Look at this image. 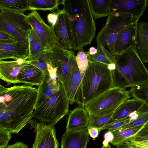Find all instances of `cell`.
<instances>
[{
    "mask_svg": "<svg viewBox=\"0 0 148 148\" xmlns=\"http://www.w3.org/2000/svg\"><path fill=\"white\" fill-rule=\"evenodd\" d=\"M59 84L55 71L44 73L42 82L38 86L35 107L49 97L58 88Z\"/></svg>",
    "mask_w": 148,
    "mask_h": 148,
    "instance_id": "9a60e30c",
    "label": "cell"
},
{
    "mask_svg": "<svg viewBox=\"0 0 148 148\" xmlns=\"http://www.w3.org/2000/svg\"><path fill=\"white\" fill-rule=\"evenodd\" d=\"M101 148H112L111 146L109 144L107 147H105L103 146H102Z\"/></svg>",
    "mask_w": 148,
    "mask_h": 148,
    "instance_id": "7dc6e473",
    "label": "cell"
},
{
    "mask_svg": "<svg viewBox=\"0 0 148 148\" xmlns=\"http://www.w3.org/2000/svg\"><path fill=\"white\" fill-rule=\"evenodd\" d=\"M104 140L103 142V146L107 147L111 142L114 138V135L112 133L110 130H108L105 133L104 135Z\"/></svg>",
    "mask_w": 148,
    "mask_h": 148,
    "instance_id": "ab89813d",
    "label": "cell"
},
{
    "mask_svg": "<svg viewBox=\"0 0 148 148\" xmlns=\"http://www.w3.org/2000/svg\"><path fill=\"white\" fill-rule=\"evenodd\" d=\"M28 0H0V10L24 12L28 10Z\"/></svg>",
    "mask_w": 148,
    "mask_h": 148,
    "instance_id": "83f0119b",
    "label": "cell"
},
{
    "mask_svg": "<svg viewBox=\"0 0 148 148\" xmlns=\"http://www.w3.org/2000/svg\"><path fill=\"white\" fill-rule=\"evenodd\" d=\"M131 146L133 148H143V147H132V146Z\"/></svg>",
    "mask_w": 148,
    "mask_h": 148,
    "instance_id": "c3c4849f",
    "label": "cell"
},
{
    "mask_svg": "<svg viewBox=\"0 0 148 148\" xmlns=\"http://www.w3.org/2000/svg\"><path fill=\"white\" fill-rule=\"evenodd\" d=\"M28 10L53 11L58 9V6L62 4L63 0H28Z\"/></svg>",
    "mask_w": 148,
    "mask_h": 148,
    "instance_id": "484cf974",
    "label": "cell"
},
{
    "mask_svg": "<svg viewBox=\"0 0 148 148\" xmlns=\"http://www.w3.org/2000/svg\"><path fill=\"white\" fill-rule=\"evenodd\" d=\"M24 12L2 10L0 12V30L16 41L28 45V35L32 27Z\"/></svg>",
    "mask_w": 148,
    "mask_h": 148,
    "instance_id": "ba28073f",
    "label": "cell"
},
{
    "mask_svg": "<svg viewBox=\"0 0 148 148\" xmlns=\"http://www.w3.org/2000/svg\"><path fill=\"white\" fill-rule=\"evenodd\" d=\"M137 25L138 22H136L131 25L122 31L118 36L114 46L115 55L132 48H137Z\"/></svg>",
    "mask_w": 148,
    "mask_h": 148,
    "instance_id": "2e32d148",
    "label": "cell"
},
{
    "mask_svg": "<svg viewBox=\"0 0 148 148\" xmlns=\"http://www.w3.org/2000/svg\"><path fill=\"white\" fill-rule=\"evenodd\" d=\"M75 59L82 78L89 63L87 54L83 48L79 50L75 56Z\"/></svg>",
    "mask_w": 148,
    "mask_h": 148,
    "instance_id": "d6a6232c",
    "label": "cell"
},
{
    "mask_svg": "<svg viewBox=\"0 0 148 148\" xmlns=\"http://www.w3.org/2000/svg\"><path fill=\"white\" fill-rule=\"evenodd\" d=\"M15 41L8 34L0 30V43H14Z\"/></svg>",
    "mask_w": 148,
    "mask_h": 148,
    "instance_id": "f35d334b",
    "label": "cell"
},
{
    "mask_svg": "<svg viewBox=\"0 0 148 148\" xmlns=\"http://www.w3.org/2000/svg\"><path fill=\"white\" fill-rule=\"evenodd\" d=\"M69 104L64 89L60 82L56 90L35 108L32 117L54 126L68 114Z\"/></svg>",
    "mask_w": 148,
    "mask_h": 148,
    "instance_id": "5b68a950",
    "label": "cell"
},
{
    "mask_svg": "<svg viewBox=\"0 0 148 148\" xmlns=\"http://www.w3.org/2000/svg\"><path fill=\"white\" fill-rule=\"evenodd\" d=\"M28 61H29V63L38 68L43 73L48 71V64L51 63L46 50L37 56Z\"/></svg>",
    "mask_w": 148,
    "mask_h": 148,
    "instance_id": "4dcf8cb0",
    "label": "cell"
},
{
    "mask_svg": "<svg viewBox=\"0 0 148 148\" xmlns=\"http://www.w3.org/2000/svg\"><path fill=\"white\" fill-rule=\"evenodd\" d=\"M29 123L36 133L32 148H58L54 126L34 119H31Z\"/></svg>",
    "mask_w": 148,
    "mask_h": 148,
    "instance_id": "30bf717a",
    "label": "cell"
},
{
    "mask_svg": "<svg viewBox=\"0 0 148 148\" xmlns=\"http://www.w3.org/2000/svg\"><path fill=\"white\" fill-rule=\"evenodd\" d=\"M136 47L143 63L148 62V23L142 21L138 23L136 34Z\"/></svg>",
    "mask_w": 148,
    "mask_h": 148,
    "instance_id": "603a6c76",
    "label": "cell"
},
{
    "mask_svg": "<svg viewBox=\"0 0 148 148\" xmlns=\"http://www.w3.org/2000/svg\"><path fill=\"white\" fill-rule=\"evenodd\" d=\"M145 104L143 101L134 98L126 100L114 111L111 118L105 125L114 121L128 117L132 113L139 111Z\"/></svg>",
    "mask_w": 148,
    "mask_h": 148,
    "instance_id": "44dd1931",
    "label": "cell"
},
{
    "mask_svg": "<svg viewBox=\"0 0 148 148\" xmlns=\"http://www.w3.org/2000/svg\"><path fill=\"white\" fill-rule=\"evenodd\" d=\"M86 52L90 55H94L97 53V49L94 47H91L89 49L88 51Z\"/></svg>",
    "mask_w": 148,
    "mask_h": 148,
    "instance_id": "ee69618b",
    "label": "cell"
},
{
    "mask_svg": "<svg viewBox=\"0 0 148 148\" xmlns=\"http://www.w3.org/2000/svg\"><path fill=\"white\" fill-rule=\"evenodd\" d=\"M131 97L128 91L115 86L92 100L84 107L88 116H102L114 112Z\"/></svg>",
    "mask_w": 148,
    "mask_h": 148,
    "instance_id": "52a82bcc",
    "label": "cell"
},
{
    "mask_svg": "<svg viewBox=\"0 0 148 148\" xmlns=\"http://www.w3.org/2000/svg\"><path fill=\"white\" fill-rule=\"evenodd\" d=\"M148 0H111V14H130L139 18L147 7Z\"/></svg>",
    "mask_w": 148,
    "mask_h": 148,
    "instance_id": "5bb4252c",
    "label": "cell"
},
{
    "mask_svg": "<svg viewBox=\"0 0 148 148\" xmlns=\"http://www.w3.org/2000/svg\"><path fill=\"white\" fill-rule=\"evenodd\" d=\"M29 62L28 60L22 59L13 61L0 62V79L9 85L12 84L19 83L17 76L21 68Z\"/></svg>",
    "mask_w": 148,
    "mask_h": 148,
    "instance_id": "e0dca14e",
    "label": "cell"
},
{
    "mask_svg": "<svg viewBox=\"0 0 148 148\" xmlns=\"http://www.w3.org/2000/svg\"><path fill=\"white\" fill-rule=\"evenodd\" d=\"M26 17L45 49L56 43L51 26L45 22L36 10L32 11Z\"/></svg>",
    "mask_w": 148,
    "mask_h": 148,
    "instance_id": "4fadbf2b",
    "label": "cell"
},
{
    "mask_svg": "<svg viewBox=\"0 0 148 148\" xmlns=\"http://www.w3.org/2000/svg\"><path fill=\"white\" fill-rule=\"evenodd\" d=\"M115 146L117 148H129L128 145L125 143L117 145Z\"/></svg>",
    "mask_w": 148,
    "mask_h": 148,
    "instance_id": "f6af8a7d",
    "label": "cell"
},
{
    "mask_svg": "<svg viewBox=\"0 0 148 148\" xmlns=\"http://www.w3.org/2000/svg\"><path fill=\"white\" fill-rule=\"evenodd\" d=\"M129 146V148H132V147H131V146H129V145H128Z\"/></svg>",
    "mask_w": 148,
    "mask_h": 148,
    "instance_id": "681fc988",
    "label": "cell"
},
{
    "mask_svg": "<svg viewBox=\"0 0 148 148\" xmlns=\"http://www.w3.org/2000/svg\"><path fill=\"white\" fill-rule=\"evenodd\" d=\"M58 17L55 24L51 26L54 36L56 43L66 49H72V41L68 20L65 11L58 10Z\"/></svg>",
    "mask_w": 148,
    "mask_h": 148,
    "instance_id": "7c38bea8",
    "label": "cell"
},
{
    "mask_svg": "<svg viewBox=\"0 0 148 148\" xmlns=\"http://www.w3.org/2000/svg\"><path fill=\"white\" fill-rule=\"evenodd\" d=\"M38 93L37 88L24 84L15 85L0 92V99L10 119L11 133L17 134L32 118Z\"/></svg>",
    "mask_w": 148,
    "mask_h": 148,
    "instance_id": "6da1fadb",
    "label": "cell"
},
{
    "mask_svg": "<svg viewBox=\"0 0 148 148\" xmlns=\"http://www.w3.org/2000/svg\"><path fill=\"white\" fill-rule=\"evenodd\" d=\"M89 140L87 127L74 131H66L62 138L61 148H86Z\"/></svg>",
    "mask_w": 148,
    "mask_h": 148,
    "instance_id": "d6986e66",
    "label": "cell"
},
{
    "mask_svg": "<svg viewBox=\"0 0 148 148\" xmlns=\"http://www.w3.org/2000/svg\"><path fill=\"white\" fill-rule=\"evenodd\" d=\"M29 46L18 42L14 43H0V61L7 59L16 60L28 59Z\"/></svg>",
    "mask_w": 148,
    "mask_h": 148,
    "instance_id": "ac0fdd59",
    "label": "cell"
},
{
    "mask_svg": "<svg viewBox=\"0 0 148 148\" xmlns=\"http://www.w3.org/2000/svg\"><path fill=\"white\" fill-rule=\"evenodd\" d=\"M3 148H28V145L23 143L17 142L11 145H7Z\"/></svg>",
    "mask_w": 148,
    "mask_h": 148,
    "instance_id": "7bdbcfd3",
    "label": "cell"
},
{
    "mask_svg": "<svg viewBox=\"0 0 148 148\" xmlns=\"http://www.w3.org/2000/svg\"><path fill=\"white\" fill-rule=\"evenodd\" d=\"M91 12L94 19L111 14V0H88Z\"/></svg>",
    "mask_w": 148,
    "mask_h": 148,
    "instance_id": "cb8c5ba5",
    "label": "cell"
},
{
    "mask_svg": "<svg viewBox=\"0 0 148 148\" xmlns=\"http://www.w3.org/2000/svg\"><path fill=\"white\" fill-rule=\"evenodd\" d=\"M113 112L102 116H88L87 127L97 128L100 132V130L105 126L107 122L111 118Z\"/></svg>",
    "mask_w": 148,
    "mask_h": 148,
    "instance_id": "1f68e13d",
    "label": "cell"
},
{
    "mask_svg": "<svg viewBox=\"0 0 148 148\" xmlns=\"http://www.w3.org/2000/svg\"><path fill=\"white\" fill-rule=\"evenodd\" d=\"M81 80L80 72L76 62L67 72L62 85L69 104L76 102L82 106Z\"/></svg>",
    "mask_w": 148,
    "mask_h": 148,
    "instance_id": "8fae6325",
    "label": "cell"
},
{
    "mask_svg": "<svg viewBox=\"0 0 148 148\" xmlns=\"http://www.w3.org/2000/svg\"><path fill=\"white\" fill-rule=\"evenodd\" d=\"M86 53L88 55V58L89 63L99 62L109 65L112 63L105 56L99 53L90 55Z\"/></svg>",
    "mask_w": 148,
    "mask_h": 148,
    "instance_id": "d590c367",
    "label": "cell"
},
{
    "mask_svg": "<svg viewBox=\"0 0 148 148\" xmlns=\"http://www.w3.org/2000/svg\"><path fill=\"white\" fill-rule=\"evenodd\" d=\"M131 122L130 119L128 117L116 121L105 125L100 130V132L105 130H108L110 131H113Z\"/></svg>",
    "mask_w": 148,
    "mask_h": 148,
    "instance_id": "8d00e7d4",
    "label": "cell"
},
{
    "mask_svg": "<svg viewBox=\"0 0 148 148\" xmlns=\"http://www.w3.org/2000/svg\"><path fill=\"white\" fill-rule=\"evenodd\" d=\"M89 135L94 140L98 136L99 131L96 128L92 127H87Z\"/></svg>",
    "mask_w": 148,
    "mask_h": 148,
    "instance_id": "b9f144b4",
    "label": "cell"
},
{
    "mask_svg": "<svg viewBox=\"0 0 148 148\" xmlns=\"http://www.w3.org/2000/svg\"><path fill=\"white\" fill-rule=\"evenodd\" d=\"M52 66L56 69L58 80L63 85L67 72L76 62L75 53L55 43L46 49Z\"/></svg>",
    "mask_w": 148,
    "mask_h": 148,
    "instance_id": "9c48e42d",
    "label": "cell"
},
{
    "mask_svg": "<svg viewBox=\"0 0 148 148\" xmlns=\"http://www.w3.org/2000/svg\"><path fill=\"white\" fill-rule=\"evenodd\" d=\"M58 17V13L57 10L56 12L48 14L47 16L48 22L51 26H53L56 23Z\"/></svg>",
    "mask_w": 148,
    "mask_h": 148,
    "instance_id": "60d3db41",
    "label": "cell"
},
{
    "mask_svg": "<svg viewBox=\"0 0 148 148\" xmlns=\"http://www.w3.org/2000/svg\"><path fill=\"white\" fill-rule=\"evenodd\" d=\"M139 19L126 14L116 13L108 16L104 26L96 38L97 47L101 45L106 49L107 47L108 51L114 56V44L118 36L124 29L138 22Z\"/></svg>",
    "mask_w": 148,
    "mask_h": 148,
    "instance_id": "8992f818",
    "label": "cell"
},
{
    "mask_svg": "<svg viewBox=\"0 0 148 148\" xmlns=\"http://www.w3.org/2000/svg\"><path fill=\"white\" fill-rule=\"evenodd\" d=\"M62 4L68 16L72 49L79 50L91 44L96 31L88 0H63Z\"/></svg>",
    "mask_w": 148,
    "mask_h": 148,
    "instance_id": "7a4b0ae2",
    "label": "cell"
},
{
    "mask_svg": "<svg viewBox=\"0 0 148 148\" xmlns=\"http://www.w3.org/2000/svg\"><path fill=\"white\" fill-rule=\"evenodd\" d=\"M125 143L132 147L148 148V123L133 137Z\"/></svg>",
    "mask_w": 148,
    "mask_h": 148,
    "instance_id": "f1b7e54d",
    "label": "cell"
},
{
    "mask_svg": "<svg viewBox=\"0 0 148 148\" xmlns=\"http://www.w3.org/2000/svg\"><path fill=\"white\" fill-rule=\"evenodd\" d=\"M147 123L132 127L111 131L114 135V138L111 143L115 146L125 143L133 137Z\"/></svg>",
    "mask_w": 148,
    "mask_h": 148,
    "instance_id": "d4e9b609",
    "label": "cell"
},
{
    "mask_svg": "<svg viewBox=\"0 0 148 148\" xmlns=\"http://www.w3.org/2000/svg\"><path fill=\"white\" fill-rule=\"evenodd\" d=\"M29 54L28 60L40 55L46 49L43 47L39 39L32 29L28 35Z\"/></svg>",
    "mask_w": 148,
    "mask_h": 148,
    "instance_id": "4316f807",
    "label": "cell"
},
{
    "mask_svg": "<svg viewBox=\"0 0 148 148\" xmlns=\"http://www.w3.org/2000/svg\"><path fill=\"white\" fill-rule=\"evenodd\" d=\"M147 123H148V112L140 114L135 120L116 130H120L144 124Z\"/></svg>",
    "mask_w": 148,
    "mask_h": 148,
    "instance_id": "e575fe53",
    "label": "cell"
},
{
    "mask_svg": "<svg viewBox=\"0 0 148 148\" xmlns=\"http://www.w3.org/2000/svg\"><path fill=\"white\" fill-rule=\"evenodd\" d=\"M0 126L10 132V117L8 113L5 109V106L0 99Z\"/></svg>",
    "mask_w": 148,
    "mask_h": 148,
    "instance_id": "836d02e7",
    "label": "cell"
},
{
    "mask_svg": "<svg viewBox=\"0 0 148 148\" xmlns=\"http://www.w3.org/2000/svg\"><path fill=\"white\" fill-rule=\"evenodd\" d=\"M128 91L131 97L148 105V83L131 87Z\"/></svg>",
    "mask_w": 148,
    "mask_h": 148,
    "instance_id": "f546056e",
    "label": "cell"
},
{
    "mask_svg": "<svg viewBox=\"0 0 148 148\" xmlns=\"http://www.w3.org/2000/svg\"><path fill=\"white\" fill-rule=\"evenodd\" d=\"M88 115L84 107L79 106L70 111L69 114L66 132L79 130L87 127Z\"/></svg>",
    "mask_w": 148,
    "mask_h": 148,
    "instance_id": "7402d4cb",
    "label": "cell"
},
{
    "mask_svg": "<svg viewBox=\"0 0 148 148\" xmlns=\"http://www.w3.org/2000/svg\"><path fill=\"white\" fill-rule=\"evenodd\" d=\"M115 86L112 70L108 65L99 62H89L81 83L82 106Z\"/></svg>",
    "mask_w": 148,
    "mask_h": 148,
    "instance_id": "277c9868",
    "label": "cell"
},
{
    "mask_svg": "<svg viewBox=\"0 0 148 148\" xmlns=\"http://www.w3.org/2000/svg\"><path fill=\"white\" fill-rule=\"evenodd\" d=\"M8 89V88H5L0 84V92L5 91Z\"/></svg>",
    "mask_w": 148,
    "mask_h": 148,
    "instance_id": "bcb514c9",
    "label": "cell"
},
{
    "mask_svg": "<svg viewBox=\"0 0 148 148\" xmlns=\"http://www.w3.org/2000/svg\"><path fill=\"white\" fill-rule=\"evenodd\" d=\"M114 57L115 67L112 71L115 86L124 89L148 83V71L137 48H132Z\"/></svg>",
    "mask_w": 148,
    "mask_h": 148,
    "instance_id": "3957f363",
    "label": "cell"
},
{
    "mask_svg": "<svg viewBox=\"0 0 148 148\" xmlns=\"http://www.w3.org/2000/svg\"><path fill=\"white\" fill-rule=\"evenodd\" d=\"M43 76V73L40 70L28 63L20 69L17 79L19 83L38 86L41 83Z\"/></svg>",
    "mask_w": 148,
    "mask_h": 148,
    "instance_id": "ffe728a7",
    "label": "cell"
},
{
    "mask_svg": "<svg viewBox=\"0 0 148 148\" xmlns=\"http://www.w3.org/2000/svg\"></svg>",
    "mask_w": 148,
    "mask_h": 148,
    "instance_id": "f907efd6",
    "label": "cell"
},
{
    "mask_svg": "<svg viewBox=\"0 0 148 148\" xmlns=\"http://www.w3.org/2000/svg\"><path fill=\"white\" fill-rule=\"evenodd\" d=\"M11 133L0 126V148H3L8 145L12 137Z\"/></svg>",
    "mask_w": 148,
    "mask_h": 148,
    "instance_id": "74e56055",
    "label": "cell"
}]
</instances>
